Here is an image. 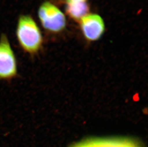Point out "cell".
<instances>
[{
	"mask_svg": "<svg viewBox=\"0 0 148 147\" xmlns=\"http://www.w3.org/2000/svg\"><path fill=\"white\" fill-rule=\"evenodd\" d=\"M18 44L24 53L31 56L38 54L42 48L43 38L35 20L28 14L19 17L16 31Z\"/></svg>",
	"mask_w": 148,
	"mask_h": 147,
	"instance_id": "1",
	"label": "cell"
},
{
	"mask_svg": "<svg viewBox=\"0 0 148 147\" xmlns=\"http://www.w3.org/2000/svg\"><path fill=\"white\" fill-rule=\"evenodd\" d=\"M38 15L42 27L48 32L58 33L66 27L65 15L50 1H44L41 3L38 9Z\"/></svg>",
	"mask_w": 148,
	"mask_h": 147,
	"instance_id": "2",
	"label": "cell"
},
{
	"mask_svg": "<svg viewBox=\"0 0 148 147\" xmlns=\"http://www.w3.org/2000/svg\"><path fill=\"white\" fill-rule=\"evenodd\" d=\"M18 76L17 60L7 35L0 36V81H11Z\"/></svg>",
	"mask_w": 148,
	"mask_h": 147,
	"instance_id": "3",
	"label": "cell"
},
{
	"mask_svg": "<svg viewBox=\"0 0 148 147\" xmlns=\"http://www.w3.org/2000/svg\"><path fill=\"white\" fill-rule=\"evenodd\" d=\"M71 147H143L137 140L128 137H94L86 139Z\"/></svg>",
	"mask_w": 148,
	"mask_h": 147,
	"instance_id": "4",
	"label": "cell"
},
{
	"mask_svg": "<svg viewBox=\"0 0 148 147\" xmlns=\"http://www.w3.org/2000/svg\"><path fill=\"white\" fill-rule=\"evenodd\" d=\"M80 28L84 37L88 40L100 39L105 31L103 19L99 14H88L80 21Z\"/></svg>",
	"mask_w": 148,
	"mask_h": 147,
	"instance_id": "5",
	"label": "cell"
},
{
	"mask_svg": "<svg viewBox=\"0 0 148 147\" xmlns=\"http://www.w3.org/2000/svg\"><path fill=\"white\" fill-rule=\"evenodd\" d=\"M90 7L87 2L67 3L66 11L68 15L75 21H80L89 12Z\"/></svg>",
	"mask_w": 148,
	"mask_h": 147,
	"instance_id": "6",
	"label": "cell"
},
{
	"mask_svg": "<svg viewBox=\"0 0 148 147\" xmlns=\"http://www.w3.org/2000/svg\"><path fill=\"white\" fill-rule=\"evenodd\" d=\"M87 0H66L67 3L71 2H86Z\"/></svg>",
	"mask_w": 148,
	"mask_h": 147,
	"instance_id": "7",
	"label": "cell"
}]
</instances>
